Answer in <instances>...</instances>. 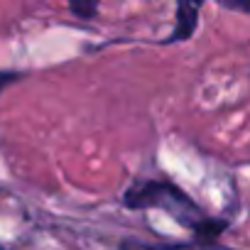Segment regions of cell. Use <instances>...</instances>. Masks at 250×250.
Instances as JSON below:
<instances>
[{"label":"cell","mask_w":250,"mask_h":250,"mask_svg":"<svg viewBox=\"0 0 250 250\" xmlns=\"http://www.w3.org/2000/svg\"><path fill=\"white\" fill-rule=\"evenodd\" d=\"M123 204L128 208H160V211H167L184 228L194 230L199 243H211L226 228V221L208 218L182 189H177L169 182H138L125 191Z\"/></svg>","instance_id":"cell-1"},{"label":"cell","mask_w":250,"mask_h":250,"mask_svg":"<svg viewBox=\"0 0 250 250\" xmlns=\"http://www.w3.org/2000/svg\"><path fill=\"white\" fill-rule=\"evenodd\" d=\"M199 10L201 8L194 3H179L177 5V27L167 42H182V40L191 37L196 32V25H199Z\"/></svg>","instance_id":"cell-2"},{"label":"cell","mask_w":250,"mask_h":250,"mask_svg":"<svg viewBox=\"0 0 250 250\" xmlns=\"http://www.w3.org/2000/svg\"><path fill=\"white\" fill-rule=\"evenodd\" d=\"M123 250H230L216 243H140V240H125Z\"/></svg>","instance_id":"cell-3"},{"label":"cell","mask_w":250,"mask_h":250,"mask_svg":"<svg viewBox=\"0 0 250 250\" xmlns=\"http://www.w3.org/2000/svg\"><path fill=\"white\" fill-rule=\"evenodd\" d=\"M69 10H71L74 15L83 18V20H91V18L98 13V5H96V3H71Z\"/></svg>","instance_id":"cell-4"},{"label":"cell","mask_w":250,"mask_h":250,"mask_svg":"<svg viewBox=\"0 0 250 250\" xmlns=\"http://www.w3.org/2000/svg\"><path fill=\"white\" fill-rule=\"evenodd\" d=\"M18 76L20 74H15V71H0V91H3L5 86H10L13 81H18Z\"/></svg>","instance_id":"cell-5"},{"label":"cell","mask_w":250,"mask_h":250,"mask_svg":"<svg viewBox=\"0 0 250 250\" xmlns=\"http://www.w3.org/2000/svg\"><path fill=\"white\" fill-rule=\"evenodd\" d=\"M0 250H5V248H3V245H0Z\"/></svg>","instance_id":"cell-6"}]
</instances>
